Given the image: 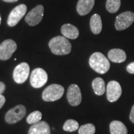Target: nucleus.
<instances>
[{
    "instance_id": "nucleus-14",
    "label": "nucleus",
    "mask_w": 134,
    "mask_h": 134,
    "mask_svg": "<svg viewBox=\"0 0 134 134\" xmlns=\"http://www.w3.org/2000/svg\"><path fill=\"white\" fill-rule=\"evenodd\" d=\"M28 134H50L49 125L45 121L38 122L31 125Z\"/></svg>"
},
{
    "instance_id": "nucleus-21",
    "label": "nucleus",
    "mask_w": 134,
    "mask_h": 134,
    "mask_svg": "<svg viewBox=\"0 0 134 134\" xmlns=\"http://www.w3.org/2000/svg\"><path fill=\"white\" fill-rule=\"evenodd\" d=\"M79 129L78 122L73 119H68L65 122L63 129L66 132H74Z\"/></svg>"
},
{
    "instance_id": "nucleus-9",
    "label": "nucleus",
    "mask_w": 134,
    "mask_h": 134,
    "mask_svg": "<svg viewBox=\"0 0 134 134\" xmlns=\"http://www.w3.org/2000/svg\"><path fill=\"white\" fill-rule=\"evenodd\" d=\"M27 6L24 4H21L15 7L11 11L8 18V24L10 27H14L21 21L23 16L26 14Z\"/></svg>"
},
{
    "instance_id": "nucleus-10",
    "label": "nucleus",
    "mask_w": 134,
    "mask_h": 134,
    "mask_svg": "<svg viewBox=\"0 0 134 134\" xmlns=\"http://www.w3.org/2000/svg\"><path fill=\"white\" fill-rule=\"evenodd\" d=\"M17 49V44L14 41L7 39L0 44V60H7L11 57Z\"/></svg>"
},
{
    "instance_id": "nucleus-16",
    "label": "nucleus",
    "mask_w": 134,
    "mask_h": 134,
    "mask_svg": "<svg viewBox=\"0 0 134 134\" xmlns=\"http://www.w3.org/2000/svg\"><path fill=\"white\" fill-rule=\"evenodd\" d=\"M63 36L70 39H76L79 36V31L78 28L71 24H65L61 28Z\"/></svg>"
},
{
    "instance_id": "nucleus-6",
    "label": "nucleus",
    "mask_w": 134,
    "mask_h": 134,
    "mask_svg": "<svg viewBox=\"0 0 134 134\" xmlns=\"http://www.w3.org/2000/svg\"><path fill=\"white\" fill-rule=\"evenodd\" d=\"M134 22V13L132 11H125L117 16L115 22V27L117 31L127 29Z\"/></svg>"
},
{
    "instance_id": "nucleus-27",
    "label": "nucleus",
    "mask_w": 134,
    "mask_h": 134,
    "mask_svg": "<svg viewBox=\"0 0 134 134\" xmlns=\"http://www.w3.org/2000/svg\"><path fill=\"white\" fill-rule=\"evenodd\" d=\"M130 120L132 123L134 124V105L132 106L130 113Z\"/></svg>"
},
{
    "instance_id": "nucleus-7",
    "label": "nucleus",
    "mask_w": 134,
    "mask_h": 134,
    "mask_svg": "<svg viewBox=\"0 0 134 134\" xmlns=\"http://www.w3.org/2000/svg\"><path fill=\"white\" fill-rule=\"evenodd\" d=\"M30 67L28 63L23 62L17 65L13 71V79L18 84L24 83L28 78Z\"/></svg>"
},
{
    "instance_id": "nucleus-28",
    "label": "nucleus",
    "mask_w": 134,
    "mask_h": 134,
    "mask_svg": "<svg viewBox=\"0 0 134 134\" xmlns=\"http://www.w3.org/2000/svg\"><path fill=\"white\" fill-rule=\"evenodd\" d=\"M3 1L6 3H14V2H16V1H18V0H3Z\"/></svg>"
},
{
    "instance_id": "nucleus-8",
    "label": "nucleus",
    "mask_w": 134,
    "mask_h": 134,
    "mask_svg": "<svg viewBox=\"0 0 134 134\" xmlns=\"http://www.w3.org/2000/svg\"><path fill=\"white\" fill-rule=\"evenodd\" d=\"M43 10L42 5H37L26 15L25 21L31 26H35L38 24L43 18Z\"/></svg>"
},
{
    "instance_id": "nucleus-3",
    "label": "nucleus",
    "mask_w": 134,
    "mask_h": 134,
    "mask_svg": "<svg viewBox=\"0 0 134 134\" xmlns=\"http://www.w3.org/2000/svg\"><path fill=\"white\" fill-rule=\"evenodd\" d=\"M64 88L57 84H53L45 89L43 91L42 99L47 102H52L60 99L64 93Z\"/></svg>"
},
{
    "instance_id": "nucleus-15",
    "label": "nucleus",
    "mask_w": 134,
    "mask_h": 134,
    "mask_svg": "<svg viewBox=\"0 0 134 134\" xmlns=\"http://www.w3.org/2000/svg\"><path fill=\"white\" fill-rule=\"evenodd\" d=\"M108 58L114 63H122L127 58L125 51L120 48H113L108 52Z\"/></svg>"
},
{
    "instance_id": "nucleus-19",
    "label": "nucleus",
    "mask_w": 134,
    "mask_h": 134,
    "mask_svg": "<svg viewBox=\"0 0 134 134\" xmlns=\"http://www.w3.org/2000/svg\"><path fill=\"white\" fill-rule=\"evenodd\" d=\"M92 87L94 90V92L98 96H101L104 94L105 91V82L101 78H95L92 82Z\"/></svg>"
},
{
    "instance_id": "nucleus-23",
    "label": "nucleus",
    "mask_w": 134,
    "mask_h": 134,
    "mask_svg": "<svg viewBox=\"0 0 134 134\" xmlns=\"http://www.w3.org/2000/svg\"><path fill=\"white\" fill-rule=\"evenodd\" d=\"M96 131L95 126L92 124H86L81 125L78 129L79 134H94Z\"/></svg>"
},
{
    "instance_id": "nucleus-12",
    "label": "nucleus",
    "mask_w": 134,
    "mask_h": 134,
    "mask_svg": "<svg viewBox=\"0 0 134 134\" xmlns=\"http://www.w3.org/2000/svg\"><path fill=\"white\" fill-rule=\"evenodd\" d=\"M67 99L72 106H77L81 103L82 96L80 88L78 85L72 84L68 88L67 91Z\"/></svg>"
},
{
    "instance_id": "nucleus-11",
    "label": "nucleus",
    "mask_w": 134,
    "mask_h": 134,
    "mask_svg": "<svg viewBox=\"0 0 134 134\" xmlns=\"http://www.w3.org/2000/svg\"><path fill=\"white\" fill-rule=\"evenodd\" d=\"M107 98L110 103L117 101L122 94L121 86L116 81H110L106 88Z\"/></svg>"
},
{
    "instance_id": "nucleus-1",
    "label": "nucleus",
    "mask_w": 134,
    "mask_h": 134,
    "mask_svg": "<svg viewBox=\"0 0 134 134\" xmlns=\"http://www.w3.org/2000/svg\"><path fill=\"white\" fill-rule=\"evenodd\" d=\"M48 47L53 54L65 55L68 54L71 50V45L67 38L64 36H57L48 42Z\"/></svg>"
},
{
    "instance_id": "nucleus-25",
    "label": "nucleus",
    "mask_w": 134,
    "mask_h": 134,
    "mask_svg": "<svg viewBox=\"0 0 134 134\" xmlns=\"http://www.w3.org/2000/svg\"><path fill=\"white\" fill-rule=\"evenodd\" d=\"M6 90V86L3 82L0 81V94H2Z\"/></svg>"
},
{
    "instance_id": "nucleus-2",
    "label": "nucleus",
    "mask_w": 134,
    "mask_h": 134,
    "mask_svg": "<svg viewBox=\"0 0 134 134\" xmlns=\"http://www.w3.org/2000/svg\"><path fill=\"white\" fill-rule=\"evenodd\" d=\"M89 64L92 69L99 74H105L110 68L109 60L100 52L93 53L89 60Z\"/></svg>"
},
{
    "instance_id": "nucleus-18",
    "label": "nucleus",
    "mask_w": 134,
    "mask_h": 134,
    "mask_svg": "<svg viewBox=\"0 0 134 134\" xmlns=\"http://www.w3.org/2000/svg\"><path fill=\"white\" fill-rule=\"evenodd\" d=\"M110 132L111 134H127V129L122 122L114 120L110 124Z\"/></svg>"
},
{
    "instance_id": "nucleus-29",
    "label": "nucleus",
    "mask_w": 134,
    "mask_h": 134,
    "mask_svg": "<svg viewBox=\"0 0 134 134\" xmlns=\"http://www.w3.org/2000/svg\"><path fill=\"white\" fill-rule=\"evenodd\" d=\"M1 15H0V24H1Z\"/></svg>"
},
{
    "instance_id": "nucleus-20",
    "label": "nucleus",
    "mask_w": 134,
    "mask_h": 134,
    "mask_svg": "<svg viewBox=\"0 0 134 134\" xmlns=\"http://www.w3.org/2000/svg\"><path fill=\"white\" fill-rule=\"evenodd\" d=\"M120 4H121L120 0H107L105 7L108 11L114 14L119 11Z\"/></svg>"
},
{
    "instance_id": "nucleus-5",
    "label": "nucleus",
    "mask_w": 134,
    "mask_h": 134,
    "mask_svg": "<svg viewBox=\"0 0 134 134\" xmlns=\"http://www.w3.org/2000/svg\"><path fill=\"white\" fill-rule=\"evenodd\" d=\"M47 80V73L42 68H36L32 71L30 78V83L33 88H41L46 85Z\"/></svg>"
},
{
    "instance_id": "nucleus-17",
    "label": "nucleus",
    "mask_w": 134,
    "mask_h": 134,
    "mask_svg": "<svg viewBox=\"0 0 134 134\" xmlns=\"http://www.w3.org/2000/svg\"><path fill=\"white\" fill-rule=\"evenodd\" d=\"M90 28L94 34H99L102 31L103 24L101 18L98 14H94L90 19Z\"/></svg>"
},
{
    "instance_id": "nucleus-22",
    "label": "nucleus",
    "mask_w": 134,
    "mask_h": 134,
    "mask_svg": "<svg viewBox=\"0 0 134 134\" xmlns=\"http://www.w3.org/2000/svg\"><path fill=\"white\" fill-rule=\"evenodd\" d=\"M42 117V115L41 112L38 110H36L28 115L26 121L29 124H34L41 121Z\"/></svg>"
},
{
    "instance_id": "nucleus-26",
    "label": "nucleus",
    "mask_w": 134,
    "mask_h": 134,
    "mask_svg": "<svg viewBox=\"0 0 134 134\" xmlns=\"http://www.w3.org/2000/svg\"><path fill=\"white\" fill-rule=\"evenodd\" d=\"M5 102H6L5 97L4 96H3L2 94H0V109H1V108L3 106V105L4 104Z\"/></svg>"
},
{
    "instance_id": "nucleus-4",
    "label": "nucleus",
    "mask_w": 134,
    "mask_h": 134,
    "mask_svg": "<svg viewBox=\"0 0 134 134\" xmlns=\"http://www.w3.org/2000/svg\"><path fill=\"white\" fill-rule=\"evenodd\" d=\"M26 114V109L23 105L19 104L11 109L5 115V120L8 124H13L24 118Z\"/></svg>"
},
{
    "instance_id": "nucleus-13",
    "label": "nucleus",
    "mask_w": 134,
    "mask_h": 134,
    "mask_svg": "<svg viewBox=\"0 0 134 134\" xmlns=\"http://www.w3.org/2000/svg\"><path fill=\"white\" fill-rule=\"evenodd\" d=\"M94 0H79L76 5V11L80 16H85L91 11L94 6Z\"/></svg>"
},
{
    "instance_id": "nucleus-24",
    "label": "nucleus",
    "mask_w": 134,
    "mask_h": 134,
    "mask_svg": "<svg viewBox=\"0 0 134 134\" xmlns=\"http://www.w3.org/2000/svg\"><path fill=\"white\" fill-rule=\"evenodd\" d=\"M127 71L130 73V74H134V62L130 63L127 66Z\"/></svg>"
}]
</instances>
